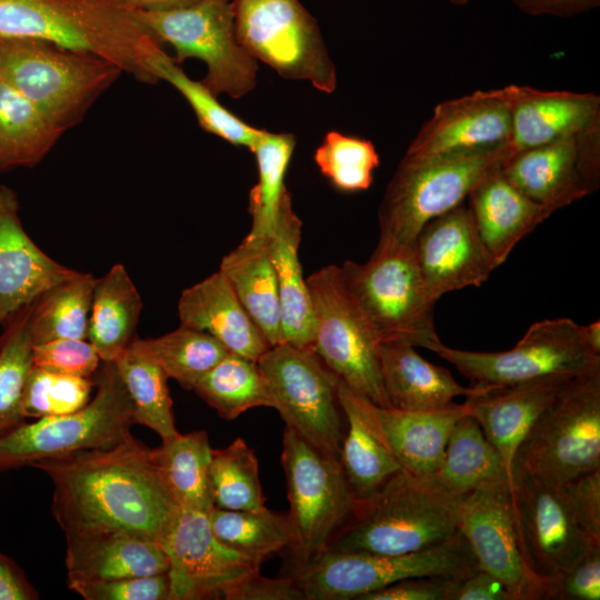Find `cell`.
<instances>
[{
  "label": "cell",
  "instance_id": "1",
  "mask_svg": "<svg viewBox=\"0 0 600 600\" xmlns=\"http://www.w3.org/2000/svg\"><path fill=\"white\" fill-rule=\"evenodd\" d=\"M30 466L52 481L51 511L64 533L119 530L163 548L181 510L161 479L152 449L131 432L109 448Z\"/></svg>",
  "mask_w": 600,
  "mask_h": 600
},
{
  "label": "cell",
  "instance_id": "2",
  "mask_svg": "<svg viewBox=\"0 0 600 600\" xmlns=\"http://www.w3.org/2000/svg\"><path fill=\"white\" fill-rule=\"evenodd\" d=\"M0 37L31 38L96 54L147 84L162 43L119 0L0 1Z\"/></svg>",
  "mask_w": 600,
  "mask_h": 600
},
{
  "label": "cell",
  "instance_id": "3",
  "mask_svg": "<svg viewBox=\"0 0 600 600\" xmlns=\"http://www.w3.org/2000/svg\"><path fill=\"white\" fill-rule=\"evenodd\" d=\"M461 498L400 470L368 498L356 499L327 549L406 554L441 544L458 531Z\"/></svg>",
  "mask_w": 600,
  "mask_h": 600
},
{
  "label": "cell",
  "instance_id": "4",
  "mask_svg": "<svg viewBox=\"0 0 600 600\" xmlns=\"http://www.w3.org/2000/svg\"><path fill=\"white\" fill-rule=\"evenodd\" d=\"M513 154L509 144L428 154L406 153L378 210L380 234L412 246L430 220L462 204Z\"/></svg>",
  "mask_w": 600,
  "mask_h": 600
},
{
  "label": "cell",
  "instance_id": "5",
  "mask_svg": "<svg viewBox=\"0 0 600 600\" xmlns=\"http://www.w3.org/2000/svg\"><path fill=\"white\" fill-rule=\"evenodd\" d=\"M123 74L92 53L31 39L0 37V77L63 133Z\"/></svg>",
  "mask_w": 600,
  "mask_h": 600
},
{
  "label": "cell",
  "instance_id": "6",
  "mask_svg": "<svg viewBox=\"0 0 600 600\" xmlns=\"http://www.w3.org/2000/svg\"><path fill=\"white\" fill-rule=\"evenodd\" d=\"M343 280L381 343L429 347L440 341L433 303L424 289L413 248L380 234L370 258L340 266Z\"/></svg>",
  "mask_w": 600,
  "mask_h": 600
},
{
  "label": "cell",
  "instance_id": "7",
  "mask_svg": "<svg viewBox=\"0 0 600 600\" xmlns=\"http://www.w3.org/2000/svg\"><path fill=\"white\" fill-rule=\"evenodd\" d=\"M478 568L469 544L457 531L441 544L406 554L326 549L306 562L293 564L289 574L306 600H360L404 579L463 578Z\"/></svg>",
  "mask_w": 600,
  "mask_h": 600
},
{
  "label": "cell",
  "instance_id": "8",
  "mask_svg": "<svg viewBox=\"0 0 600 600\" xmlns=\"http://www.w3.org/2000/svg\"><path fill=\"white\" fill-rule=\"evenodd\" d=\"M600 470V372L568 379L522 440L514 471L566 483Z\"/></svg>",
  "mask_w": 600,
  "mask_h": 600
},
{
  "label": "cell",
  "instance_id": "9",
  "mask_svg": "<svg viewBox=\"0 0 600 600\" xmlns=\"http://www.w3.org/2000/svg\"><path fill=\"white\" fill-rule=\"evenodd\" d=\"M96 392L77 411L24 421L0 434V470L69 454L109 448L134 424L132 403L114 362H101Z\"/></svg>",
  "mask_w": 600,
  "mask_h": 600
},
{
  "label": "cell",
  "instance_id": "10",
  "mask_svg": "<svg viewBox=\"0 0 600 600\" xmlns=\"http://www.w3.org/2000/svg\"><path fill=\"white\" fill-rule=\"evenodd\" d=\"M130 10L161 43L174 49L177 63L198 59L206 64L201 82L216 97L238 99L254 89L258 61L237 38L232 0H199L166 11Z\"/></svg>",
  "mask_w": 600,
  "mask_h": 600
},
{
  "label": "cell",
  "instance_id": "11",
  "mask_svg": "<svg viewBox=\"0 0 600 600\" xmlns=\"http://www.w3.org/2000/svg\"><path fill=\"white\" fill-rule=\"evenodd\" d=\"M314 317L313 351L354 393L390 408L380 372L381 341L348 289L340 266L307 278Z\"/></svg>",
  "mask_w": 600,
  "mask_h": 600
},
{
  "label": "cell",
  "instance_id": "12",
  "mask_svg": "<svg viewBox=\"0 0 600 600\" xmlns=\"http://www.w3.org/2000/svg\"><path fill=\"white\" fill-rule=\"evenodd\" d=\"M429 350L480 388L600 372V354L586 343L581 326L569 318L544 319L531 324L507 351H467L447 347L441 341L432 343Z\"/></svg>",
  "mask_w": 600,
  "mask_h": 600
},
{
  "label": "cell",
  "instance_id": "13",
  "mask_svg": "<svg viewBox=\"0 0 600 600\" xmlns=\"http://www.w3.org/2000/svg\"><path fill=\"white\" fill-rule=\"evenodd\" d=\"M234 30L241 46L280 77L307 81L332 93V62L316 19L299 0H232Z\"/></svg>",
  "mask_w": 600,
  "mask_h": 600
},
{
  "label": "cell",
  "instance_id": "14",
  "mask_svg": "<svg viewBox=\"0 0 600 600\" xmlns=\"http://www.w3.org/2000/svg\"><path fill=\"white\" fill-rule=\"evenodd\" d=\"M281 462L287 479L289 512L294 542L293 564L324 551L351 516L356 498L339 459L328 454L287 427Z\"/></svg>",
  "mask_w": 600,
  "mask_h": 600
},
{
  "label": "cell",
  "instance_id": "15",
  "mask_svg": "<svg viewBox=\"0 0 600 600\" xmlns=\"http://www.w3.org/2000/svg\"><path fill=\"white\" fill-rule=\"evenodd\" d=\"M286 426L319 450L339 459L343 438L339 377L312 348L270 347L257 360Z\"/></svg>",
  "mask_w": 600,
  "mask_h": 600
},
{
  "label": "cell",
  "instance_id": "16",
  "mask_svg": "<svg viewBox=\"0 0 600 600\" xmlns=\"http://www.w3.org/2000/svg\"><path fill=\"white\" fill-rule=\"evenodd\" d=\"M458 531L478 567L502 582L513 600H544V586L529 569L521 548L513 481L490 482L464 494Z\"/></svg>",
  "mask_w": 600,
  "mask_h": 600
},
{
  "label": "cell",
  "instance_id": "17",
  "mask_svg": "<svg viewBox=\"0 0 600 600\" xmlns=\"http://www.w3.org/2000/svg\"><path fill=\"white\" fill-rule=\"evenodd\" d=\"M513 497L527 564L547 591L552 580L600 542L584 529L562 483L514 471Z\"/></svg>",
  "mask_w": 600,
  "mask_h": 600
},
{
  "label": "cell",
  "instance_id": "18",
  "mask_svg": "<svg viewBox=\"0 0 600 600\" xmlns=\"http://www.w3.org/2000/svg\"><path fill=\"white\" fill-rule=\"evenodd\" d=\"M503 176L553 212L593 193L600 184V123L553 142L511 154Z\"/></svg>",
  "mask_w": 600,
  "mask_h": 600
},
{
  "label": "cell",
  "instance_id": "19",
  "mask_svg": "<svg viewBox=\"0 0 600 600\" xmlns=\"http://www.w3.org/2000/svg\"><path fill=\"white\" fill-rule=\"evenodd\" d=\"M169 567L170 600L223 599L260 563L221 543L208 512L181 509L163 543Z\"/></svg>",
  "mask_w": 600,
  "mask_h": 600
},
{
  "label": "cell",
  "instance_id": "20",
  "mask_svg": "<svg viewBox=\"0 0 600 600\" xmlns=\"http://www.w3.org/2000/svg\"><path fill=\"white\" fill-rule=\"evenodd\" d=\"M429 299L467 287H479L497 268L462 203L427 222L413 244Z\"/></svg>",
  "mask_w": 600,
  "mask_h": 600
},
{
  "label": "cell",
  "instance_id": "21",
  "mask_svg": "<svg viewBox=\"0 0 600 600\" xmlns=\"http://www.w3.org/2000/svg\"><path fill=\"white\" fill-rule=\"evenodd\" d=\"M518 84L441 101L406 153L428 154L509 144Z\"/></svg>",
  "mask_w": 600,
  "mask_h": 600
},
{
  "label": "cell",
  "instance_id": "22",
  "mask_svg": "<svg viewBox=\"0 0 600 600\" xmlns=\"http://www.w3.org/2000/svg\"><path fill=\"white\" fill-rule=\"evenodd\" d=\"M74 273L34 243L20 220L17 193L0 186V326Z\"/></svg>",
  "mask_w": 600,
  "mask_h": 600
},
{
  "label": "cell",
  "instance_id": "23",
  "mask_svg": "<svg viewBox=\"0 0 600 600\" xmlns=\"http://www.w3.org/2000/svg\"><path fill=\"white\" fill-rule=\"evenodd\" d=\"M568 376L546 377L506 387H474L462 403L487 439L502 457L514 478L517 451L532 424L553 401Z\"/></svg>",
  "mask_w": 600,
  "mask_h": 600
},
{
  "label": "cell",
  "instance_id": "24",
  "mask_svg": "<svg viewBox=\"0 0 600 600\" xmlns=\"http://www.w3.org/2000/svg\"><path fill=\"white\" fill-rule=\"evenodd\" d=\"M68 583L166 573L162 546L119 530L64 533Z\"/></svg>",
  "mask_w": 600,
  "mask_h": 600
},
{
  "label": "cell",
  "instance_id": "25",
  "mask_svg": "<svg viewBox=\"0 0 600 600\" xmlns=\"http://www.w3.org/2000/svg\"><path fill=\"white\" fill-rule=\"evenodd\" d=\"M363 409L402 470L431 482L457 421L466 413L461 404L437 411L381 408L361 397Z\"/></svg>",
  "mask_w": 600,
  "mask_h": 600
},
{
  "label": "cell",
  "instance_id": "26",
  "mask_svg": "<svg viewBox=\"0 0 600 600\" xmlns=\"http://www.w3.org/2000/svg\"><path fill=\"white\" fill-rule=\"evenodd\" d=\"M600 123V97L592 92L518 86L509 146L513 153L576 136Z\"/></svg>",
  "mask_w": 600,
  "mask_h": 600
},
{
  "label": "cell",
  "instance_id": "27",
  "mask_svg": "<svg viewBox=\"0 0 600 600\" xmlns=\"http://www.w3.org/2000/svg\"><path fill=\"white\" fill-rule=\"evenodd\" d=\"M180 324L204 331L229 352L257 362L270 346L219 270L182 290Z\"/></svg>",
  "mask_w": 600,
  "mask_h": 600
},
{
  "label": "cell",
  "instance_id": "28",
  "mask_svg": "<svg viewBox=\"0 0 600 600\" xmlns=\"http://www.w3.org/2000/svg\"><path fill=\"white\" fill-rule=\"evenodd\" d=\"M302 222L292 208L287 190L267 250L274 268L281 318V343L312 348L314 317L307 279L303 277L299 247Z\"/></svg>",
  "mask_w": 600,
  "mask_h": 600
},
{
  "label": "cell",
  "instance_id": "29",
  "mask_svg": "<svg viewBox=\"0 0 600 600\" xmlns=\"http://www.w3.org/2000/svg\"><path fill=\"white\" fill-rule=\"evenodd\" d=\"M467 199L477 231L497 268L522 238L553 213L518 190L501 168L486 177Z\"/></svg>",
  "mask_w": 600,
  "mask_h": 600
},
{
  "label": "cell",
  "instance_id": "30",
  "mask_svg": "<svg viewBox=\"0 0 600 600\" xmlns=\"http://www.w3.org/2000/svg\"><path fill=\"white\" fill-rule=\"evenodd\" d=\"M379 359L390 408L408 411L443 410L454 404L456 397L476 392L472 386H461L448 369L423 359L411 344L381 343Z\"/></svg>",
  "mask_w": 600,
  "mask_h": 600
},
{
  "label": "cell",
  "instance_id": "31",
  "mask_svg": "<svg viewBox=\"0 0 600 600\" xmlns=\"http://www.w3.org/2000/svg\"><path fill=\"white\" fill-rule=\"evenodd\" d=\"M338 400L347 423L339 462L353 497L364 499L402 468L371 424L361 396L341 380Z\"/></svg>",
  "mask_w": 600,
  "mask_h": 600
},
{
  "label": "cell",
  "instance_id": "32",
  "mask_svg": "<svg viewBox=\"0 0 600 600\" xmlns=\"http://www.w3.org/2000/svg\"><path fill=\"white\" fill-rule=\"evenodd\" d=\"M219 270L270 347L281 343L278 283L267 250V238L246 236L224 256Z\"/></svg>",
  "mask_w": 600,
  "mask_h": 600
},
{
  "label": "cell",
  "instance_id": "33",
  "mask_svg": "<svg viewBox=\"0 0 600 600\" xmlns=\"http://www.w3.org/2000/svg\"><path fill=\"white\" fill-rule=\"evenodd\" d=\"M142 309L138 289L121 263L97 278L88 340L101 361L114 362L137 338Z\"/></svg>",
  "mask_w": 600,
  "mask_h": 600
},
{
  "label": "cell",
  "instance_id": "34",
  "mask_svg": "<svg viewBox=\"0 0 600 600\" xmlns=\"http://www.w3.org/2000/svg\"><path fill=\"white\" fill-rule=\"evenodd\" d=\"M500 480L513 481V478L479 423L464 413L450 433L431 483L451 496L463 497L480 486Z\"/></svg>",
  "mask_w": 600,
  "mask_h": 600
},
{
  "label": "cell",
  "instance_id": "35",
  "mask_svg": "<svg viewBox=\"0 0 600 600\" xmlns=\"http://www.w3.org/2000/svg\"><path fill=\"white\" fill-rule=\"evenodd\" d=\"M63 132L0 77V172L40 163Z\"/></svg>",
  "mask_w": 600,
  "mask_h": 600
},
{
  "label": "cell",
  "instance_id": "36",
  "mask_svg": "<svg viewBox=\"0 0 600 600\" xmlns=\"http://www.w3.org/2000/svg\"><path fill=\"white\" fill-rule=\"evenodd\" d=\"M212 450L202 430L178 433L152 449L161 479L181 509L208 512L213 507L209 482Z\"/></svg>",
  "mask_w": 600,
  "mask_h": 600
},
{
  "label": "cell",
  "instance_id": "37",
  "mask_svg": "<svg viewBox=\"0 0 600 600\" xmlns=\"http://www.w3.org/2000/svg\"><path fill=\"white\" fill-rule=\"evenodd\" d=\"M132 403L133 422L154 431L162 441L176 437L168 377L136 338L114 361Z\"/></svg>",
  "mask_w": 600,
  "mask_h": 600
},
{
  "label": "cell",
  "instance_id": "38",
  "mask_svg": "<svg viewBox=\"0 0 600 600\" xmlns=\"http://www.w3.org/2000/svg\"><path fill=\"white\" fill-rule=\"evenodd\" d=\"M96 281L93 274L77 271L32 302L30 334L33 344L59 338L88 339Z\"/></svg>",
  "mask_w": 600,
  "mask_h": 600
},
{
  "label": "cell",
  "instance_id": "39",
  "mask_svg": "<svg viewBox=\"0 0 600 600\" xmlns=\"http://www.w3.org/2000/svg\"><path fill=\"white\" fill-rule=\"evenodd\" d=\"M208 519L221 543L260 564L279 551L291 548L294 542L288 513L268 508L247 511L212 507Z\"/></svg>",
  "mask_w": 600,
  "mask_h": 600
},
{
  "label": "cell",
  "instance_id": "40",
  "mask_svg": "<svg viewBox=\"0 0 600 600\" xmlns=\"http://www.w3.org/2000/svg\"><path fill=\"white\" fill-rule=\"evenodd\" d=\"M193 391L224 420H234L252 408H273L257 362L232 352L210 369Z\"/></svg>",
  "mask_w": 600,
  "mask_h": 600
},
{
  "label": "cell",
  "instance_id": "41",
  "mask_svg": "<svg viewBox=\"0 0 600 600\" xmlns=\"http://www.w3.org/2000/svg\"><path fill=\"white\" fill-rule=\"evenodd\" d=\"M294 146L296 139L291 133H274L261 129L251 148L258 166V181L249 196L252 224L248 236L267 238L273 230L287 191L284 176Z\"/></svg>",
  "mask_w": 600,
  "mask_h": 600
},
{
  "label": "cell",
  "instance_id": "42",
  "mask_svg": "<svg viewBox=\"0 0 600 600\" xmlns=\"http://www.w3.org/2000/svg\"><path fill=\"white\" fill-rule=\"evenodd\" d=\"M150 66L159 81L170 83L187 100L204 131L251 150L261 129L246 123L224 108L201 81L191 79L164 50L154 56Z\"/></svg>",
  "mask_w": 600,
  "mask_h": 600
},
{
  "label": "cell",
  "instance_id": "43",
  "mask_svg": "<svg viewBox=\"0 0 600 600\" xmlns=\"http://www.w3.org/2000/svg\"><path fill=\"white\" fill-rule=\"evenodd\" d=\"M148 354L166 376L182 388L193 390L196 383L229 351L204 331L180 327L163 336L140 339Z\"/></svg>",
  "mask_w": 600,
  "mask_h": 600
},
{
  "label": "cell",
  "instance_id": "44",
  "mask_svg": "<svg viewBox=\"0 0 600 600\" xmlns=\"http://www.w3.org/2000/svg\"><path fill=\"white\" fill-rule=\"evenodd\" d=\"M209 482L216 508L247 511L267 508L258 459L241 438H236L223 449L212 450Z\"/></svg>",
  "mask_w": 600,
  "mask_h": 600
},
{
  "label": "cell",
  "instance_id": "45",
  "mask_svg": "<svg viewBox=\"0 0 600 600\" xmlns=\"http://www.w3.org/2000/svg\"><path fill=\"white\" fill-rule=\"evenodd\" d=\"M31 307L32 303L13 314L0 336V434L24 421L22 396L33 366Z\"/></svg>",
  "mask_w": 600,
  "mask_h": 600
},
{
  "label": "cell",
  "instance_id": "46",
  "mask_svg": "<svg viewBox=\"0 0 600 600\" xmlns=\"http://www.w3.org/2000/svg\"><path fill=\"white\" fill-rule=\"evenodd\" d=\"M314 162L320 172L341 191L367 190L380 164L374 144L361 139L329 131L314 151Z\"/></svg>",
  "mask_w": 600,
  "mask_h": 600
},
{
  "label": "cell",
  "instance_id": "47",
  "mask_svg": "<svg viewBox=\"0 0 600 600\" xmlns=\"http://www.w3.org/2000/svg\"><path fill=\"white\" fill-rule=\"evenodd\" d=\"M94 378L54 373L32 366L22 396V417L40 419L79 410L91 399Z\"/></svg>",
  "mask_w": 600,
  "mask_h": 600
},
{
  "label": "cell",
  "instance_id": "48",
  "mask_svg": "<svg viewBox=\"0 0 600 600\" xmlns=\"http://www.w3.org/2000/svg\"><path fill=\"white\" fill-rule=\"evenodd\" d=\"M33 366L50 372L93 378L101 359L88 339L59 338L33 344Z\"/></svg>",
  "mask_w": 600,
  "mask_h": 600
},
{
  "label": "cell",
  "instance_id": "49",
  "mask_svg": "<svg viewBox=\"0 0 600 600\" xmlns=\"http://www.w3.org/2000/svg\"><path fill=\"white\" fill-rule=\"evenodd\" d=\"M84 600H170L167 572L106 581L68 583Z\"/></svg>",
  "mask_w": 600,
  "mask_h": 600
},
{
  "label": "cell",
  "instance_id": "50",
  "mask_svg": "<svg viewBox=\"0 0 600 600\" xmlns=\"http://www.w3.org/2000/svg\"><path fill=\"white\" fill-rule=\"evenodd\" d=\"M547 600L600 599V544L591 546L573 564L552 580Z\"/></svg>",
  "mask_w": 600,
  "mask_h": 600
},
{
  "label": "cell",
  "instance_id": "51",
  "mask_svg": "<svg viewBox=\"0 0 600 600\" xmlns=\"http://www.w3.org/2000/svg\"><path fill=\"white\" fill-rule=\"evenodd\" d=\"M461 578H409L363 596L360 600H451Z\"/></svg>",
  "mask_w": 600,
  "mask_h": 600
},
{
  "label": "cell",
  "instance_id": "52",
  "mask_svg": "<svg viewBox=\"0 0 600 600\" xmlns=\"http://www.w3.org/2000/svg\"><path fill=\"white\" fill-rule=\"evenodd\" d=\"M226 600H306L291 574L267 578L260 571L237 582L226 594Z\"/></svg>",
  "mask_w": 600,
  "mask_h": 600
},
{
  "label": "cell",
  "instance_id": "53",
  "mask_svg": "<svg viewBox=\"0 0 600 600\" xmlns=\"http://www.w3.org/2000/svg\"><path fill=\"white\" fill-rule=\"evenodd\" d=\"M562 484L584 529L600 542V470Z\"/></svg>",
  "mask_w": 600,
  "mask_h": 600
},
{
  "label": "cell",
  "instance_id": "54",
  "mask_svg": "<svg viewBox=\"0 0 600 600\" xmlns=\"http://www.w3.org/2000/svg\"><path fill=\"white\" fill-rule=\"evenodd\" d=\"M451 600H513L497 578L480 568L461 578Z\"/></svg>",
  "mask_w": 600,
  "mask_h": 600
},
{
  "label": "cell",
  "instance_id": "55",
  "mask_svg": "<svg viewBox=\"0 0 600 600\" xmlns=\"http://www.w3.org/2000/svg\"><path fill=\"white\" fill-rule=\"evenodd\" d=\"M39 593L24 572L4 553L0 552V600H36Z\"/></svg>",
  "mask_w": 600,
  "mask_h": 600
},
{
  "label": "cell",
  "instance_id": "56",
  "mask_svg": "<svg viewBox=\"0 0 600 600\" xmlns=\"http://www.w3.org/2000/svg\"><path fill=\"white\" fill-rule=\"evenodd\" d=\"M522 12L530 16L568 18L588 12L600 4V0H511Z\"/></svg>",
  "mask_w": 600,
  "mask_h": 600
},
{
  "label": "cell",
  "instance_id": "57",
  "mask_svg": "<svg viewBox=\"0 0 600 600\" xmlns=\"http://www.w3.org/2000/svg\"><path fill=\"white\" fill-rule=\"evenodd\" d=\"M130 9L144 11H166L187 7L199 0H119Z\"/></svg>",
  "mask_w": 600,
  "mask_h": 600
},
{
  "label": "cell",
  "instance_id": "58",
  "mask_svg": "<svg viewBox=\"0 0 600 600\" xmlns=\"http://www.w3.org/2000/svg\"><path fill=\"white\" fill-rule=\"evenodd\" d=\"M581 333L589 348L594 353L600 354V321L581 326Z\"/></svg>",
  "mask_w": 600,
  "mask_h": 600
},
{
  "label": "cell",
  "instance_id": "59",
  "mask_svg": "<svg viewBox=\"0 0 600 600\" xmlns=\"http://www.w3.org/2000/svg\"><path fill=\"white\" fill-rule=\"evenodd\" d=\"M448 1L454 6H464L468 3V0H448Z\"/></svg>",
  "mask_w": 600,
  "mask_h": 600
},
{
  "label": "cell",
  "instance_id": "60",
  "mask_svg": "<svg viewBox=\"0 0 600 600\" xmlns=\"http://www.w3.org/2000/svg\"><path fill=\"white\" fill-rule=\"evenodd\" d=\"M0 1H6V0H0Z\"/></svg>",
  "mask_w": 600,
  "mask_h": 600
}]
</instances>
